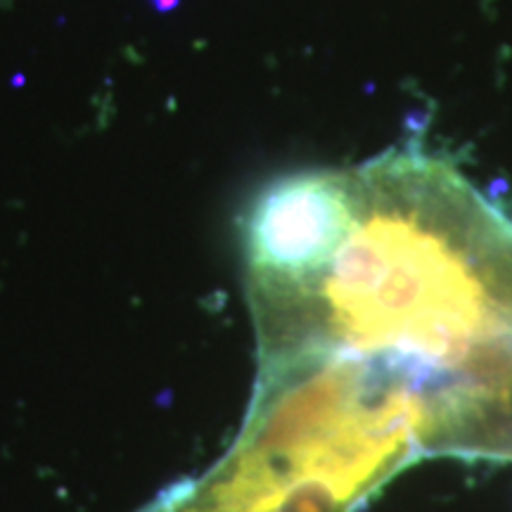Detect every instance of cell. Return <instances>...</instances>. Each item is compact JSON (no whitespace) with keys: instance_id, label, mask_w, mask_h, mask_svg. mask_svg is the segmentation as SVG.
Masks as SVG:
<instances>
[{"instance_id":"3957f363","label":"cell","mask_w":512,"mask_h":512,"mask_svg":"<svg viewBox=\"0 0 512 512\" xmlns=\"http://www.w3.org/2000/svg\"><path fill=\"white\" fill-rule=\"evenodd\" d=\"M159 3V8H171V5H174V0H157Z\"/></svg>"},{"instance_id":"6da1fadb","label":"cell","mask_w":512,"mask_h":512,"mask_svg":"<svg viewBox=\"0 0 512 512\" xmlns=\"http://www.w3.org/2000/svg\"><path fill=\"white\" fill-rule=\"evenodd\" d=\"M245 290L259 366L361 356L425 399L432 458L512 463V216L422 136L351 166L337 221Z\"/></svg>"},{"instance_id":"7a4b0ae2","label":"cell","mask_w":512,"mask_h":512,"mask_svg":"<svg viewBox=\"0 0 512 512\" xmlns=\"http://www.w3.org/2000/svg\"><path fill=\"white\" fill-rule=\"evenodd\" d=\"M432 458L422 396L361 356L259 366L245 422L221 460L138 512H361Z\"/></svg>"}]
</instances>
